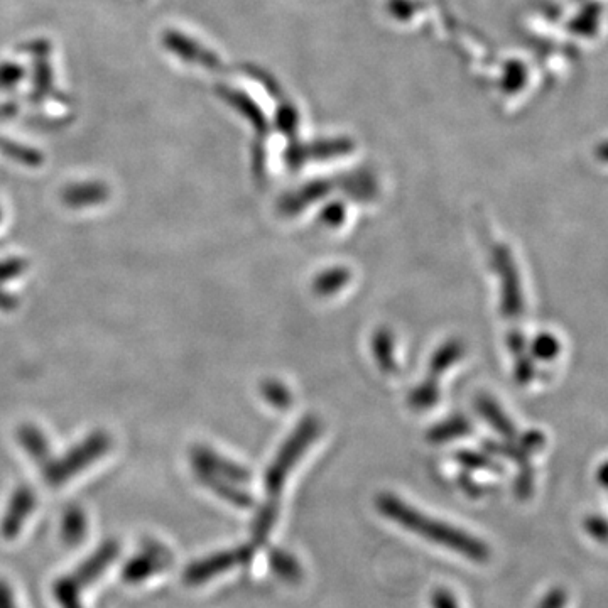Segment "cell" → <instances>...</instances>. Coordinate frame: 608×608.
<instances>
[{
	"mask_svg": "<svg viewBox=\"0 0 608 608\" xmlns=\"http://www.w3.org/2000/svg\"><path fill=\"white\" fill-rule=\"evenodd\" d=\"M377 507L391 521L401 524L404 529L418 534L421 538L428 539L429 543L440 544L443 548L462 554L475 563H485L490 560V548L480 539L473 538L468 532L456 529L450 524L424 516L423 512L409 507L394 495H380L377 499Z\"/></svg>",
	"mask_w": 608,
	"mask_h": 608,
	"instance_id": "obj_1",
	"label": "cell"
},
{
	"mask_svg": "<svg viewBox=\"0 0 608 608\" xmlns=\"http://www.w3.org/2000/svg\"><path fill=\"white\" fill-rule=\"evenodd\" d=\"M119 551L120 546L117 541L114 539L105 541L73 573L56 581L53 593H55L56 602L60 603V607L83 608L82 593L104 575L105 571L109 570V566L117 560Z\"/></svg>",
	"mask_w": 608,
	"mask_h": 608,
	"instance_id": "obj_2",
	"label": "cell"
},
{
	"mask_svg": "<svg viewBox=\"0 0 608 608\" xmlns=\"http://www.w3.org/2000/svg\"><path fill=\"white\" fill-rule=\"evenodd\" d=\"M110 445L112 440L105 431H93L92 435L73 446L68 453L58 460H51L43 468L46 482L53 489H58L60 485L97 462L98 458H102L110 450Z\"/></svg>",
	"mask_w": 608,
	"mask_h": 608,
	"instance_id": "obj_3",
	"label": "cell"
},
{
	"mask_svg": "<svg viewBox=\"0 0 608 608\" xmlns=\"http://www.w3.org/2000/svg\"><path fill=\"white\" fill-rule=\"evenodd\" d=\"M254 544H244L234 549H227L222 553L212 554L208 558L198 560L188 566L183 575L186 585L196 587L207 583L213 576L222 575L225 571L234 570L237 566L247 565L254 558Z\"/></svg>",
	"mask_w": 608,
	"mask_h": 608,
	"instance_id": "obj_4",
	"label": "cell"
},
{
	"mask_svg": "<svg viewBox=\"0 0 608 608\" xmlns=\"http://www.w3.org/2000/svg\"><path fill=\"white\" fill-rule=\"evenodd\" d=\"M173 563V554L168 548H164L163 544L156 543V541H149V543L142 546L141 551L132 558L127 565H125L124 580L131 585H137L142 581L151 578L156 575L159 571L166 570L169 565Z\"/></svg>",
	"mask_w": 608,
	"mask_h": 608,
	"instance_id": "obj_5",
	"label": "cell"
},
{
	"mask_svg": "<svg viewBox=\"0 0 608 608\" xmlns=\"http://www.w3.org/2000/svg\"><path fill=\"white\" fill-rule=\"evenodd\" d=\"M34 507H36V494L31 487L22 485L12 494L6 516L0 524L2 536L6 539L16 538L17 534L21 532L22 524L33 514Z\"/></svg>",
	"mask_w": 608,
	"mask_h": 608,
	"instance_id": "obj_6",
	"label": "cell"
},
{
	"mask_svg": "<svg viewBox=\"0 0 608 608\" xmlns=\"http://www.w3.org/2000/svg\"><path fill=\"white\" fill-rule=\"evenodd\" d=\"M191 455H193V467L196 472L212 473V475L227 478L230 482H239V484L249 482V473L234 463L227 462L215 451L208 450V448H195Z\"/></svg>",
	"mask_w": 608,
	"mask_h": 608,
	"instance_id": "obj_7",
	"label": "cell"
},
{
	"mask_svg": "<svg viewBox=\"0 0 608 608\" xmlns=\"http://www.w3.org/2000/svg\"><path fill=\"white\" fill-rule=\"evenodd\" d=\"M110 191L104 183L100 181H83V183H73L66 186L61 193V200L66 207L75 208H90L95 205L104 203L109 198Z\"/></svg>",
	"mask_w": 608,
	"mask_h": 608,
	"instance_id": "obj_8",
	"label": "cell"
},
{
	"mask_svg": "<svg viewBox=\"0 0 608 608\" xmlns=\"http://www.w3.org/2000/svg\"><path fill=\"white\" fill-rule=\"evenodd\" d=\"M17 438H19L22 448L28 451L29 456L33 458L34 462L38 463L39 467L44 468L53 460L46 436L34 424H22L17 431Z\"/></svg>",
	"mask_w": 608,
	"mask_h": 608,
	"instance_id": "obj_9",
	"label": "cell"
},
{
	"mask_svg": "<svg viewBox=\"0 0 608 608\" xmlns=\"http://www.w3.org/2000/svg\"><path fill=\"white\" fill-rule=\"evenodd\" d=\"M196 477L200 478L201 484L207 485L208 489L213 490L215 494L220 495L230 504L239 505V507L252 505V497L245 494L244 490L237 489L234 482H230L227 478H220L205 472H196Z\"/></svg>",
	"mask_w": 608,
	"mask_h": 608,
	"instance_id": "obj_10",
	"label": "cell"
},
{
	"mask_svg": "<svg viewBox=\"0 0 608 608\" xmlns=\"http://www.w3.org/2000/svg\"><path fill=\"white\" fill-rule=\"evenodd\" d=\"M269 565L281 580L299 583L303 578V568L299 565V561L284 549L272 548L269 551Z\"/></svg>",
	"mask_w": 608,
	"mask_h": 608,
	"instance_id": "obj_11",
	"label": "cell"
},
{
	"mask_svg": "<svg viewBox=\"0 0 608 608\" xmlns=\"http://www.w3.org/2000/svg\"><path fill=\"white\" fill-rule=\"evenodd\" d=\"M85 536H87V516L80 507L73 505L65 512V517H63L61 539L68 546H76V544L82 543Z\"/></svg>",
	"mask_w": 608,
	"mask_h": 608,
	"instance_id": "obj_12",
	"label": "cell"
},
{
	"mask_svg": "<svg viewBox=\"0 0 608 608\" xmlns=\"http://www.w3.org/2000/svg\"><path fill=\"white\" fill-rule=\"evenodd\" d=\"M277 519V502H267L257 516L254 527H252V541L254 546H262L271 534L274 522Z\"/></svg>",
	"mask_w": 608,
	"mask_h": 608,
	"instance_id": "obj_13",
	"label": "cell"
},
{
	"mask_svg": "<svg viewBox=\"0 0 608 608\" xmlns=\"http://www.w3.org/2000/svg\"><path fill=\"white\" fill-rule=\"evenodd\" d=\"M0 151L26 166H39L43 161V156L39 152L33 151L29 147L19 146L14 142L2 141V139H0Z\"/></svg>",
	"mask_w": 608,
	"mask_h": 608,
	"instance_id": "obj_14",
	"label": "cell"
},
{
	"mask_svg": "<svg viewBox=\"0 0 608 608\" xmlns=\"http://www.w3.org/2000/svg\"><path fill=\"white\" fill-rule=\"evenodd\" d=\"M26 267H28V262L21 257H11L6 261H0V284L21 276L22 272L26 271Z\"/></svg>",
	"mask_w": 608,
	"mask_h": 608,
	"instance_id": "obj_15",
	"label": "cell"
},
{
	"mask_svg": "<svg viewBox=\"0 0 608 608\" xmlns=\"http://www.w3.org/2000/svg\"><path fill=\"white\" fill-rule=\"evenodd\" d=\"M24 76V70L21 65L17 63H0V88H12L16 87L17 83L21 82V78Z\"/></svg>",
	"mask_w": 608,
	"mask_h": 608,
	"instance_id": "obj_16",
	"label": "cell"
},
{
	"mask_svg": "<svg viewBox=\"0 0 608 608\" xmlns=\"http://www.w3.org/2000/svg\"><path fill=\"white\" fill-rule=\"evenodd\" d=\"M585 531L598 543H608V521L605 517H587L585 519Z\"/></svg>",
	"mask_w": 608,
	"mask_h": 608,
	"instance_id": "obj_17",
	"label": "cell"
},
{
	"mask_svg": "<svg viewBox=\"0 0 608 608\" xmlns=\"http://www.w3.org/2000/svg\"><path fill=\"white\" fill-rule=\"evenodd\" d=\"M566 602H568V593L565 588L554 587L541 598L538 608H565Z\"/></svg>",
	"mask_w": 608,
	"mask_h": 608,
	"instance_id": "obj_18",
	"label": "cell"
},
{
	"mask_svg": "<svg viewBox=\"0 0 608 608\" xmlns=\"http://www.w3.org/2000/svg\"><path fill=\"white\" fill-rule=\"evenodd\" d=\"M431 607L433 608H460L456 598L445 588H438L431 595Z\"/></svg>",
	"mask_w": 608,
	"mask_h": 608,
	"instance_id": "obj_19",
	"label": "cell"
},
{
	"mask_svg": "<svg viewBox=\"0 0 608 608\" xmlns=\"http://www.w3.org/2000/svg\"><path fill=\"white\" fill-rule=\"evenodd\" d=\"M536 352L544 357V359H553L554 355L558 353V342L553 337H539L538 348Z\"/></svg>",
	"mask_w": 608,
	"mask_h": 608,
	"instance_id": "obj_20",
	"label": "cell"
},
{
	"mask_svg": "<svg viewBox=\"0 0 608 608\" xmlns=\"http://www.w3.org/2000/svg\"><path fill=\"white\" fill-rule=\"evenodd\" d=\"M0 608H17L16 597L4 580H0Z\"/></svg>",
	"mask_w": 608,
	"mask_h": 608,
	"instance_id": "obj_21",
	"label": "cell"
},
{
	"mask_svg": "<svg viewBox=\"0 0 608 608\" xmlns=\"http://www.w3.org/2000/svg\"><path fill=\"white\" fill-rule=\"evenodd\" d=\"M17 308V298L14 294L7 293L0 288V310L12 311Z\"/></svg>",
	"mask_w": 608,
	"mask_h": 608,
	"instance_id": "obj_22",
	"label": "cell"
},
{
	"mask_svg": "<svg viewBox=\"0 0 608 608\" xmlns=\"http://www.w3.org/2000/svg\"><path fill=\"white\" fill-rule=\"evenodd\" d=\"M598 482L608 489V462L603 463L602 467L598 468Z\"/></svg>",
	"mask_w": 608,
	"mask_h": 608,
	"instance_id": "obj_23",
	"label": "cell"
},
{
	"mask_svg": "<svg viewBox=\"0 0 608 608\" xmlns=\"http://www.w3.org/2000/svg\"><path fill=\"white\" fill-rule=\"evenodd\" d=\"M598 156H600V158L607 159L608 161V144H605V146L600 147V151H598Z\"/></svg>",
	"mask_w": 608,
	"mask_h": 608,
	"instance_id": "obj_24",
	"label": "cell"
},
{
	"mask_svg": "<svg viewBox=\"0 0 608 608\" xmlns=\"http://www.w3.org/2000/svg\"><path fill=\"white\" fill-rule=\"evenodd\" d=\"M0 220H2V212H0Z\"/></svg>",
	"mask_w": 608,
	"mask_h": 608,
	"instance_id": "obj_25",
	"label": "cell"
}]
</instances>
